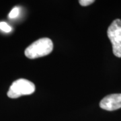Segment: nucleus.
I'll return each instance as SVG.
<instances>
[{"instance_id":"f257e3e1","label":"nucleus","mask_w":121,"mask_h":121,"mask_svg":"<svg viewBox=\"0 0 121 121\" xmlns=\"http://www.w3.org/2000/svg\"><path fill=\"white\" fill-rule=\"evenodd\" d=\"M53 43L52 40L48 38H43L36 40L26 48L24 54L26 57L35 59L39 57L48 55L52 52Z\"/></svg>"},{"instance_id":"f03ea898","label":"nucleus","mask_w":121,"mask_h":121,"mask_svg":"<svg viewBox=\"0 0 121 121\" xmlns=\"http://www.w3.org/2000/svg\"><path fill=\"white\" fill-rule=\"evenodd\" d=\"M35 91V84L25 79H19L13 82L8 91L10 98H17L22 95H30Z\"/></svg>"},{"instance_id":"7ed1b4c3","label":"nucleus","mask_w":121,"mask_h":121,"mask_svg":"<svg viewBox=\"0 0 121 121\" xmlns=\"http://www.w3.org/2000/svg\"><path fill=\"white\" fill-rule=\"evenodd\" d=\"M107 35L112 45L114 55L121 57V20L116 19L112 22L108 27Z\"/></svg>"},{"instance_id":"20e7f679","label":"nucleus","mask_w":121,"mask_h":121,"mask_svg":"<svg viewBox=\"0 0 121 121\" xmlns=\"http://www.w3.org/2000/svg\"><path fill=\"white\" fill-rule=\"evenodd\" d=\"M99 107L108 111H113L121 108V94L106 95L100 101Z\"/></svg>"},{"instance_id":"39448f33","label":"nucleus","mask_w":121,"mask_h":121,"mask_svg":"<svg viewBox=\"0 0 121 121\" xmlns=\"http://www.w3.org/2000/svg\"><path fill=\"white\" fill-rule=\"evenodd\" d=\"M0 30L4 31L5 32H9L12 31V27L8 25L6 22H0Z\"/></svg>"},{"instance_id":"423d86ee","label":"nucleus","mask_w":121,"mask_h":121,"mask_svg":"<svg viewBox=\"0 0 121 121\" xmlns=\"http://www.w3.org/2000/svg\"><path fill=\"white\" fill-rule=\"evenodd\" d=\"M19 13H20V9L18 8L17 7H15L13 8L12 11L9 12L8 15V17L11 19H13V18H16V17L18 16L19 15Z\"/></svg>"},{"instance_id":"0eeeda50","label":"nucleus","mask_w":121,"mask_h":121,"mask_svg":"<svg viewBox=\"0 0 121 121\" xmlns=\"http://www.w3.org/2000/svg\"><path fill=\"white\" fill-rule=\"evenodd\" d=\"M94 2V0H80L79 1V4L82 6H87V5H90L91 4H93Z\"/></svg>"}]
</instances>
